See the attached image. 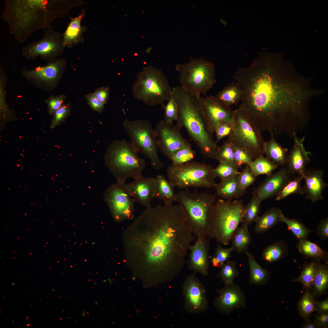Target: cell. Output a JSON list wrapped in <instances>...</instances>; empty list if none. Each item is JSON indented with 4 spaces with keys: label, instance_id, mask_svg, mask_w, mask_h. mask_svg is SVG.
<instances>
[{
    "label": "cell",
    "instance_id": "12",
    "mask_svg": "<svg viewBox=\"0 0 328 328\" xmlns=\"http://www.w3.org/2000/svg\"><path fill=\"white\" fill-rule=\"evenodd\" d=\"M234 112L233 130L228 139L234 145L247 151L254 160L263 155L265 141L261 132L244 110L239 108Z\"/></svg>",
    "mask_w": 328,
    "mask_h": 328
},
{
    "label": "cell",
    "instance_id": "34",
    "mask_svg": "<svg viewBox=\"0 0 328 328\" xmlns=\"http://www.w3.org/2000/svg\"><path fill=\"white\" fill-rule=\"evenodd\" d=\"M7 79V75L2 68L0 67V115L4 120H11L15 118V114L7 105L6 99L5 87Z\"/></svg>",
    "mask_w": 328,
    "mask_h": 328
},
{
    "label": "cell",
    "instance_id": "6",
    "mask_svg": "<svg viewBox=\"0 0 328 328\" xmlns=\"http://www.w3.org/2000/svg\"><path fill=\"white\" fill-rule=\"evenodd\" d=\"M130 142L125 139L113 143L105 156L106 163L115 176L117 183L125 184L129 178L141 176L146 165Z\"/></svg>",
    "mask_w": 328,
    "mask_h": 328
},
{
    "label": "cell",
    "instance_id": "42",
    "mask_svg": "<svg viewBox=\"0 0 328 328\" xmlns=\"http://www.w3.org/2000/svg\"><path fill=\"white\" fill-rule=\"evenodd\" d=\"M281 222L285 223L295 236L299 240L306 238L311 231L303 224L296 219L286 217L282 214L281 217Z\"/></svg>",
    "mask_w": 328,
    "mask_h": 328
},
{
    "label": "cell",
    "instance_id": "19",
    "mask_svg": "<svg viewBox=\"0 0 328 328\" xmlns=\"http://www.w3.org/2000/svg\"><path fill=\"white\" fill-rule=\"evenodd\" d=\"M290 175L287 169L283 168L276 173L267 176L260 185L254 189L253 197L261 203L276 196L290 179Z\"/></svg>",
    "mask_w": 328,
    "mask_h": 328
},
{
    "label": "cell",
    "instance_id": "1",
    "mask_svg": "<svg viewBox=\"0 0 328 328\" xmlns=\"http://www.w3.org/2000/svg\"><path fill=\"white\" fill-rule=\"evenodd\" d=\"M233 78L241 91L239 108L261 132L291 137L303 131L310 119L309 104L323 89L297 72L277 55H259L249 67L239 68Z\"/></svg>",
    "mask_w": 328,
    "mask_h": 328
},
{
    "label": "cell",
    "instance_id": "41",
    "mask_svg": "<svg viewBox=\"0 0 328 328\" xmlns=\"http://www.w3.org/2000/svg\"><path fill=\"white\" fill-rule=\"evenodd\" d=\"M195 152L192 150L190 143L186 142L173 154L170 159L173 164H180L192 161L194 158Z\"/></svg>",
    "mask_w": 328,
    "mask_h": 328
},
{
    "label": "cell",
    "instance_id": "7",
    "mask_svg": "<svg viewBox=\"0 0 328 328\" xmlns=\"http://www.w3.org/2000/svg\"><path fill=\"white\" fill-rule=\"evenodd\" d=\"M172 88L162 71L149 66L137 74L132 91L136 99L151 106L160 105L163 109L164 102L171 95Z\"/></svg>",
    "mask_w": 328,
    "mask_h": 328
},
{
    "label": "cell",
    "instance_id": "25",
    "mask_svg": "<svg viewBox=\"0 0 328 328\" xmlns=\"http://www.w3.org/2000/svg\"><path fill=\"white\" fill-rule=\"evenodd\" d=\"M85 11L84 9L81 10L79 15L74 18L70 16V21L63 33V39L64 46L69 49L79 44L83 43L84 39L83 37L84 32L87 30V27L81 26V21L84 17Z\"/></svg>",
    "mask_w": 328,
    "mask_h": 328
},
{
    "label": "cell",
    "instance_id": "17",
    "mask_svg": "<svg viewBox=\"0 0 328 328\" xmlns=\"http://www.w3.org/2000/svg\"><path fill=\"white\" fill-rule=\"evenodd\" d=\"M195 273L188 276L183 285L185 308L193 314L203 312L208 306L205 289L196 276Z\"/></svg>",
    "mask_w": 328,
    "mask_h": 328
},
{
    "label": "cell",
    "instance_id": "8",
    "mask_svg": "<svg viewBox=\"0 0 328 328\" xmlns=\"http://www.w3.org/2000/svg\"><path fill=\"white\" fill-rule=\"evenodd\" d=\"M176 194L177 202L185 212L186 223L193 234L197 238L207 235L209 215L217 195L187 190L181 191Z\"/></svg>",
    "mask_w": 328,
    "mask_h": 328
},
{
    "label": "cell",
    "instance_id": "36",
    "mask_svg": "<svg viewBox=\"0 0 328 328\" xmlns=\"http://www.w3.org/2000/svg\"><path fill=\"white\" fill-rule=\"evenodd\" d=\"M249 166L256 177L263 174L269 176L278 166L263 155L254 160Z\"/></svg>",
    "mask_w": 328,
    "mask_h": 328
},
{
    "label": "cell",
    "instance_id": "23",
    "mask_svg": "<svg viewBox=\"0 0 328 328\" xmlns=\"http://www.w3.org/2000/svg\"><path fill=\"white\" fill-rule=\"evenodd\" d=\"M155 178H146L142 176L125 184L126 188L134 202L147 207L151 206L155 198Z\"/></svg>",
    "mask_w": 328,
    "mask_h": 328
},
{
    "label": "cell",
    "instance_id": "37",
    "mask_svg": "<svg viewBox=\"0 0 328 328\" xmlns=\"http://www.w3.org/2000/svg\"><path fill=\"white\" fill-rule=\"evenodd\" d=\"M285 244L280 242L274 243L267 247L263 251V259L267 262L272 263L283 257L287 253Z\"/></svg>",
    "mask_w": 328,
    "mask_h": 328
},
{
    "label": "cell",
    "instance_id": "18",
    "mask_svg": "<svg viewBox=\"0 0 328 328\" xmlns=\"http://www.w3.org/2000/svg\"><path fill=\"white\" fill-rule=\"evenodd\" d=\"M200 101L207 125L212 134L215 132L221 121L233 125L234 112L230 107L224 104L212 95L201 97Z\"/></svg>",
    "mask_w": 328,
    "mask_h": 328
},
{
    "label": "cell",
    "instance_id": "57",
    "mask_svg": "<svg viewBox=\"0 0 328 328\" xmlns=\"http://www.w3.org/2000/svg\"><path fill=\"white\" fill-rule=\"evenodd\" d=\"M315 322L319 328H327L328 326V313H318Z\"/></svg>",
    "mask_w": 328,
    "mask_h": 328
},
{
    "label": "cell",
    "instance_id": "33",
    "mask_svg": "<svg viewBox=\"0 0 328 328\" xmlns=\"http://www.w3.org/2000/svg\"><path fill=\"white\" fill-rule=\"evenodd\" d=\"M297 246L299 252L306 257L319 261L326 260L328 258V254L326 252L317 244L306 238L299 240Z\"/></svg>",
    "mask_w": 328,
    "mask_h": 328
},
{
    "label": "cell",
    "instance_id": "5",
    "mask_svg": "<svg viewBox=\"0 0 328 328\" xmlns=\"http://www.w3.org/2000/svg\"><path fill=\"white\" fill-rule=\"evenodd\" d=\"M245 206L242 200L231 201L220 199L214 205L209 215L206 234L209 239L229 244L240 224L243 220Z\"/></svg>",
    "mask_w": 328,
    "mask_h": 328
},
{
    "label": "cell",
    "instance_id": "43",
    "mask_svg": "<svg viewBox=\"0 0 328 328\" xmlns=\"http://www.w3.org/2000/svg\"><path fill=\"white\" fill-rule=\"evenodd\" d=\"M233 146L232 143L227 139L221 145L217 146L213 158L218 161L219 162H227L234 164Z\"/></svg>",
    "mask_w": 328,
    "mask_h": 328
},
{
    "label": "cell",
    "instance_id": "55",
    "mask_svg": "<svg viewBox=\"0 0 328 328\" xmlns=\"http://www.w3.org/2000/svg\"><path fill=\"white\" fill-rule=\"evenodd\" d=\"M109 90L108 87H103L97 89L94 93L96 99L105 104L109 99Z\"/></svg>",
    "mask_w": 328,
    "mask_h": 328
},
{
    "label": "cell",
    "instance_id": "16",
    "mask_svg": "<svg viewBox=\"0 0 328 328\" xmlns=\"http://www.w3.org/2000/svg\"><path fill=\"white\" fill-rule=\"evenodd\" d=\"M182 127L176 124L168 123L161 120L155 129L159 150L169 159L174 153L187 141L182 136Z\"/></svg>",
    "mask_w": 328,
    "mask_h": 328
},
{
    "label": "cell",
    "instance_id": "10",
    "mask_svg": "<svg viewBox=\"0 0 328 328\" xmlns=\"http://www.w3.org/2000/svg\"><path fill=\"white\" fill-rule=\"evenodd\" d=\"M176 69L180 86L191 91L205 94L216 82L213 64L203 58L178 64Z\"/></svg>",
    "mask_w": 328,
    "mask_h": 328
},
{
    "label": "cell",
    "instance_id": "29",
    "mask_svg": "<svg viewBox=\"0 0 328 328\" xmlns=\"http://www.w3.org/2000/svg\"><path fill=\"white\" fill-rule=\"evenodd\" d=\"M155 178V198L163 200L166 205H172L174 202H177V194L175 192L174 185L162 175H157Z\"/></svg>",
    "mask_w": 328,
    "mask_h": 328
},
{
    "label": "cell",
    "instance_id": "39",
    "mask_svg": "<svg viewBox=\"0 0 328 328\" xmlns=\"http://www.w3.org/2000/svg\"><path fill=\"white\" fill-rule=\"evenodd\" d=\"M303 178L298 175L292 179H290L276 195V200H281L287 196L294 194H305L303 186L301 185Z\"/></svg>",
    "mask_w": 328,
    "mask_h": 328
},
{
    "label": "cell",
    "instance_id": "46",
    "mask_svg": "<svg viewBox=\"0 0 328 328\" xmlns=\"http://www.w3.org/2000/svg\"><path fill=\"white\" fill-rule=\"evenodd\" d=\"M233 251V249L232 247L229 248H225L221 246L220 243H218L214 254L210 258L212 266L220 268L231 257Z\"/></svg>",
    "mask_w": 328,
    "mask_h": 328
},
{
    "label": "cell",
    "instance_id": "28",
    "mask_svg": "<svg viewBox=\"0 0 328 328\" xmlns=\"http://www.w3.org/2000/svg\"><path fill=\"white\" fill-rule=\"evenodd\" d=\"M227 179L221 180L215 187L216 195L229 199L238 198L245 193V190L240 189L238 184V175Z\"/></svg>",
    "mask_w": 328,
    "mask_h": 328
},
{
    "label": "cell",
    "instance_id": "44",
    "mask_svg": "<svg viewBox=\"0 0 328 328\" xmlns=\"http://www.w3.org/2000/svg\"><path fill=\"white\" fill-rule=\"evenodd\" d=\"M238 168L234 163L227 162H220L218 166L213 169V173L216 177L221 180L227 179L239 174Z\"/></svg>",
    "mask_w": 328,
    "mask_h": 328
},
{
    "label": "cell",
    "instance_id": "58",
    "mask_svg": "<svg viewBox=\"0 0 328 328\" xmlns=\"http://www.w3.org/2000/svg\"><path fill=\"white\" fill-rule=\"evenodd\" d=\"M316 311L318 313H324L328 312V298L324 300L317 302Z\"/></svg>",
    "mask_w": 328,
    "mask_h": 328
},
{
    "label": "cell",
    "instance_id": "21",
    "mask_svg": "<svg viewBox=\"0 0 328 328\" xmlns=\"http://www.w3.org/2000/svg\"><path fill=\"white\" fill-rule=\"evenodd\" d=\"M209 239L207 235L197 237L195 244L191 245L187 263L189 269L206 276L208 275L210 248Z\"/></svg>",
    "mask_w": 328,
    "mask_h": 328
},
{
    "label": "cell",
    "instance_id": "50",
    "mask_svg": "<svg viewBox=\"0 0 328 328\" xmlns=\"http://www.w3.org/2000/svg\"><path fill=\"white\" fill-rule=\"evenodd\" d=\"M168 101L163 108L164 109V120L168 123H173L174 121H176L177 118L178 106L172 95Z\"/></svg>",
    "mask_w": 328,
    "mask_h": 328
},
{
    "label": "cell",
    "instance_id": "20",
    "mask_svg": "<svg viewBox=\"0 0 328 328\" xmlns=\"http://www.w3.org/2000/svg\"><path fill=\"white\" fill-rule=\"evenodd\" d=\"M219 295L214 302L219 312L229 314L233 309L244 307L246 299L244 293L238 285L234 283L226 285L219 291Z\"/></svg>",
    "mask_w": 328,
    "mask_h": 328
},
{
    "label": "cell",
    "instance_id": "51",
    "mask_svg": "<svg viewBox=\"0 0 328 328\" xmlns=\"http://www.w3.org/2000/svg\"><path fill=\"white\" fill-rule=\"evenodd\" d=\"M70 103L64 104L54 113L50 124L52 128L61 123L70 114L71 106Z\"/></svg>",
    "mask_w": 328,
    "mask_h": 328
},
{
    "label": "cell",
    "instance_id": "40",
    "mask_svg": "<svg viewBox=\"0 0 328 328\" xmlns=\"http://www.w3.org/2000/svg\"><path fill=\"white\" fill-rule=\"evenodd\" d=\"M317 260L306 264L303 266L299 276L292 282H299L306 288L313 286L317 267Z\"/></svg>",
    "mask_w": 328,
    "mask_h": 328
},
{
    "label": "cell",
    "instance_id": "3",
    "mask_svg": "<svg viewBox=\"0 0 328 328\" xmlns=\"http://www.w3.org/2000/svg\"><path fill=\"white\" fill-rule=\"evenodd\" d=\"M83 4L81 0H6L1 18L22 43L35 31L51 26L53 20Z\"/></svg>",
    "mask_w": 328,
    "mask_h": 328
},
{
    "label": "cell",
    "instance_id": "54",
    "mask_svg": "<svg viewBox=\"0 0 328 328\" xmlns=\"http://www.w3.org/2000/svg\"><path fill=\"white\" fill-rule=\"evenodd\" d=\"M87 103L91 108L98 112H102L104 109V104L97 100L94 93H89L85 96Z\"/></svg>",
    "mask_w": 328,
    "mask_h": 328
},
{
    "label": "cell",
    "instance_id": "60",
    "mask_svg": "<svg viewBox=\"0 0 328 328\" xmlns=\"http://www.w3.org/2000/svg\"><path fill=\"white\" fill-rule=\"evenodd\" d=\"M81 315L84 317H85L87 315V313L86 310H84L81 312Z\"/></svg>",
    "mask_w": 328,
    "mask_h": 328
},
{
    "label": "cell",
    "instance_id": "32",
    "mask_svg": "<svg viewBox=\"0 0 328 328\" xmlns=\"http://www.w3.org/2000/svg\"><path fill=\"white\" fill-rule=\"evenodd\" d=\"M241 91L238 84L232 82L219 91L215 96L219 101L230 107L240 102Z\"/></svg>",
    "mask_w": 328,
    "mask_h": 328
},
{
    "label": "cell",
    "instance_id": "9",
    "mask_svg": "<svg viewBox=\"0 0 328 328\" xmlns=\"http://www.w3.org/2000/svg\"><path fill=\"white\" fill-rule=\"evenodd\" d=\"M130 142L138 152L143 153L148 159L152 166L156 170L163 167L158 155L157 139L155 129L147 119L130 120L126 119L122 123Z\"/></svg>",
    "mask_w": 328,
    "mask_h": 328
},
{
    "label": "cell",
    "instance_id": "24",
    "mask_svg": "<svg viewBox=\"0 0 328 328\" xmlns=\"http://www.w3.org/2000/svg\"><path fill=\"white\" fill-rule=\"evenodd\" d=\"M323 171L319 170L307 171L303 178L306 197L313 202L323 199L322 193L328 186L323 180Z\"/></svg>",
    "mask_w": 328,
    "mask_h": 328
},
{
    "label": "cell",
    "instance_id": "14",
    "mask_svg": "<svg viewBox=\"0 0 328 328\" xmlns=\"http://www.w3.org/2000/svg\"><path fill=\"white\" fill-rule=\"evenodd\" d=\"M43 29L45 34L41 39L29 43L22 49V54L26 59L32 60L40 56L49 61L58 59L63 53V33L54 30L51 25Z\"/></svg>",
    "mask_w": 328,
    "mask_h": 328
},
{
    "label": "cell",
    "instance_id": "31",
    "mask_svg": "<svg viewBox=\"0 0 328 328\" xmlns=\"http://www.w3.org/2000/svg\"><path fill=\"white\" fill-rule=\"evenodd\" d=\"M246 254L248 257L250 268V283L256 285L265 283L269 278L268 272L266 269L262 268L257 262L252 254L248 251Z\"/></svg>",
    "mask_w": 328,
    "mask_h": 328
},
{
    "label": "cell",
    "instance_id": "22",
    "mask_svg": "<svg viewBox=\"0 0 328 328\" xmlns=\"http://www.w3.org/2000/svg\"><path fill=\"white\" fill-rule=\"evenodd\" d=\"M292 137L294 144L288 154L285 163L287 169L291 174L297 173L303 179L307 171L306 165L310 161L309 155L311 152L307 151L304 146L305 136L299 138L295 134Z\"/></svg>",
    "mask_w": 328,
    "mask_h": 328
},
{
    "label": "cell",
    "instance_id": "35",
    "mask_svg": "<svg viewBox=\"0 0 328 328\" xmlns=\"http://www.w3.org/2000/svg\"><path fill=\"white\" fill-rule=\"evenodd\" d=\"M314 294L320 295L324 293L328 286V268L317 260L316 271L313 282Z\"/></svg>",
    "mask_w": 328,
    "mask_h": 328
},
{
    "label": "cell",
    "instance_id": "62",
    "mask_svg": "<svg viewBox=\"0 0 328 328\" xmlns=\"http://www.w3.org/2000/svg\"><path fill=\"white\" fill-rule=\"evenodd\" d=\"M148 49L149 50H151V49H152V48L151 47H148Z\"/></svg>",
    "mask_w": 328,
    "mask_h": 328
},
{
    "label": "cell",
    "instance_id": "48",
    "mask_svg": "<svg viewBox=\"0 0 328 328\" xmlns=\"http://www.w3.org/2000/svg\"><path fill=\"white\" fill-rule=\"evenodd\" d=\"M234 145V159L235 165L238 168L243 165L249 166L254 159L251 155L245 150Z\"/></svg>",
    "mask_w": 328,
    "mask_h": 328
},
{
    "label": "cell",
    "instance_id": "15",
    "mask_svg": "<svg viewBox=\"0 0 328 328\" xmlns=\"http://www.w3.org/2000/svg\"><path fill=\"white\" fill-rule=\"evenodd\" d=\"M104 198L115 221L134 219L135 202L127 191L125 184L117 183L111 185L105 192Z\"/></svg>",
    "mask_w": 328,
    "mask_h": 328
},
{
    "label": "cell",
    "instance_id": "26",
    "mask_svg": "<svg viewBox=\"0 0 328 328\" xmlns=\"http://www.w3.org/2000/svg\"><path fill=\"white\" fill-rule=\"evenodd\" d=\"M283 214L282 210L278 207H272L267 210L262 216H258L254 222L255 231L261 234L270 229L279 222Z\"/></svg>",
    "mask_w": 328,
    "mask_h": 328
},
{
    "label": "cell",
    "instance_id": "4",
    "mask_svg": "<svg viewBox=\"0 0 328 328\" xmlns=\"http://www.w3.org/2000/svg\"><path fill=\"white\" fill-rule=\"evenodd\" d=\"M171 95L178 106L176 124L185 128L204 158H213L217 145L207 124L200 94L177 86L172 87Z\"/></svg>",
    "mask_w": 328,
    "mask_h": 328
},
{
    "label": "cell",
    "instance_id": "30",
    "mask_svg": "<svg viewBox=\"0 0 328 328\" xmlns=\"http://www.w3.org/2000/svg\"><path fill=\"white\" fill-rule=\"evenodd\" d=\"M248 226L244 223L235 231L232 238V247L236 252L246 253L251 242V237L248 230Z\"/></svg>",
    "mask_w": 328,
    "mask_h": 328
},
{
    "label": "cell",
    "instance_id": "56",
    "mask_svg": "<svg viewBox=\"0 0 328 328\" xmlns=\"http://www.w3.org/2000/svg\"><path fill=\"white\" fill-rule=\"evenodd\" d=\"M318 234L323 239L328 238V220L324 219L319 224L317 228Z\"/></svg>",
    "mask_w": 328,
    "mask_h": 328
},
{
    "label": "cell",
    "instance_id": "11",
    "mask_svg": "<svg viewBox=\"0 0 328 328\" xmlns=\"http://www.w3.org/2000/svg\"><path fill=\"white\" fill-rule=\"evenodd\" d=\"M213 169L210 165L197 162L172 164L168 168L167 176L174 186L179 189L215 187Z\"/></svg>",
    "mask_w": 328,
    "mask_h": 328
},
{
    "label": "cell",
    "instance_id": "59",
    "mask_svg": "<svg viewBox=\"0 0 328 328\" xmlns=\"http://www.w3.org/2000/svg\"><path fill=\"white\" fill-rule=\"evenodd\" d=\"M303 328H319L316 322L311 321L309 320L306 322V323L302 326Z\"/></svg>",
    "mask_w": 328,
    "mask_h": 328
},
{
    "label": "cell",
    "instance_id": "53",
    "mask_svg": "<svg viewBox=\"0 0 328 328\" xmlns=\"http://www.w3.org/2000/svg\"><path fill=\"white\" fill-rule=\"evenodd\" d=\"M232 130V125L226 121H220L215 132L216 137V144L217 145L218 142L223 138L229 136L231 134Z\"/></svg>",
    "mask_w": 328,
    "mask_h": 328
},
{
    "label": "cell",
    "instance_id": "47",
    "mask_svg": "<svg viewBox=\"0 0 328 328\" xmlns=\"http://www.w3.org/2000/svg\"><path fill=\"white\" fill-rule=\"evenodd\" d=\"M261 203L256 199L253 197L246 206L245 207L244 215V223L248 226L254 222L260 212Z\"/></svg>",
    "mask_w": 328,
    "mask_h": 328
},
{
    "label": "cell",
    "instance_id": "2",
    "mask_svg": "<svg viewBox=\"0 0 328 328\" xmlns=\"http://www.w3.org/2000/svg\"><path fill=\"white\" fill-rule=\"evenodd\" d=\"M178 205L146 207L123 231L127 264L134 272L172 279L180 272L195 239Z\"/></svg>",
    "mask_w": 328,
    "mask_h": 328
},
{
    "label": "cell",
    "instance_id": "27",
    "mask_svg": "<svg viewBox=\"0 0 328 328\" xmlns=\"http://www.w3.org/2000/svg\"><path fill=\"white\" fill-rule=\"evenodd\" d=\"M288 151V149L283 148L276 141L272 135H271V138L269 140L265 142L264 154L278 166L285 164Z\"/></svg>",
    "mask_w": 328,
    "mask_h": 328
},
{
    "label": "cell",
    "instance_id": "38",
    "mask_svg": "<svg viewBox=\"0 0 328 328\" xmlns=\"http://www.w3.org/2000/svg\"><path fill=\"white\" fill-rule=\"evenodd\" d=\"M317 302L313 295L309 292L305 293L299 301L298 304L299 313L305 320H309V317L316 311Z\"/></svg>",
    "mask_w": 328,
    "mask_h": 328
},
{
    "label": "cell",
    "instance_id": "61",
    "mask_svg": "<svg viewBox=\"0 0 328 328\" xmlns=\"http://www.w3.org/2000/svg\"><path fill=\"white\" fill-rule=\"evenodd\" d=\"M94 303H95V305L96 306H97L98 305V302L97 301H95Z\"/></svg>",
    "mask_w": 328,
    "mask_h": 328
},
{
    "label": "cell",
    "instance_id": "13",
    "mask_svg": "<svg viewBox=\"0 0 328 328\" xmlns=\"http://www.w3.org/2000/svg\"><path fill=\"white\" fill-rule=\"evenodd\" d=\"M67 63L64 58L48 61L43 66L32 70H22L21 74L29 82L44 91H51L57 86L67 68Z\"/></svg>",
    "mask_w": 328,
    "mask_h": 328
},
{
    "label": "cell",
    "instance_id": "45",
    "mask_svg": "<svg viewBox=\"0 0 328 328\" xmlns=\"http://www.w3.org/2000/svg\"><path fill=\"white\" fill-rule=\"evenodd\" d=\"M237 263L230 261L225 262L220 268L219 276L226 285L234 283L233 281L239 274Z\"/></svg>",
    "mask_w": 328,
    "mask_h": 328
},
{
    "label": "cell",
    "instance_id": "49",
    "mask_svg": "<svg viewBox=\"0 0 328 328\" xmlns=\"http://www.w3.org/2000/svg\"><path fill=\"white\" fill-rule=\"evenodd\" d=\"M256 176L252 172L249 166L245 165L243 170L238 175V184L240 189L245 190L256 180Z\"/></svg>",
    "mask_w": 328,
    "mask_h": 328
},
{
    "label": "cell",
    "instance_id": "52",
    "mask_svg": "<svg viewBox=\"0 0 328 328\" xmlns=\"http://www.w3.org/2000/svg\"><path fill=\"white\" fill-rule=\"evenodd\" d=\"M66 99V96L63 94L57 96L52 95L49 97L45 102L50 115H53L56 110L64 104Z\"/></svg>",
    "mask_w": 328,
    "mask_h": 328
},
{
    "label": "cell",
    "instance_id": "63",
    "mask_svg": "<svg viewBox=\"0 0 328 328\" xmlns=\"http://www.w3.org/2000/svg\"><path fill=\"white\" fill-rule=\"evenodd\" d=\"M96 283V282L95 281V282H94V283ZM94 285H95V284H94Z\"/></svg>",
    "mask_w": 328,
    "mask_h": 328
}]
</instances>
